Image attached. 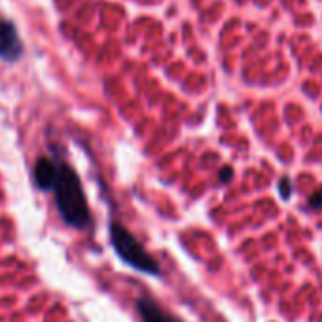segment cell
<instances>
[{
    "label": "cell",
    "instance_id": "cell-7",
    "mask_svg": "<svg viewBox=\"0 0 322 322\" xmlns=\"http://www.w3.org/2000/svg\"><path fill=\"white\" fill-rule=\"evenodd\" d=\"M279 192H281V197L282 199H288V197L292 196V182H290V178H282L281 180V184H279Z\"/></svg>",
    "mask_w": 322,
    "mask_h": 322
},
{
    "label": "cell",
    "instance_id": "cell-5",
    "mask_svg": "<svg viewBox=\"0 0 322 322\" xmlns=\"http://www.w3.org/2000/svg\"><path fill=\"white\" fill-rule=\"evenodd\" d=\"M33 180H35V186L38 190H44V192L53 190L55 180H57V161H51L47 158L36 160Z\"/></svg>",
    "mask_w": 322,
    "mask_h": 322
},
{
    "label": "cell",
    "instance_id": "cell-8",
    "mask_svg": "<svg viewBox=\"0 0 322 322\" xmlns=\"http://www.w3.org/2000/svg\"><path fill=\"white\" fill-rule=\"evenodd\" d=\"M231 176H233L231 167H228V165H226V167H222V171H220V182H224V184H226V182H230Z\"/></svg>",
    "mask_w": 322,
    "mask_h": 322
},
{
    "label": "cell",
    "instance_id": "cell-1",
    "mask_svg": "<svg viewBox=\"0 0 322 322\" xmlns=\"http://www.w3.org/2000/svg\"><path fill=\"white\" fill-rule=\"evenodd\" d=\"M53 194L59 214L67 226L76 230H87L91 226V212L80 176L65 161H57V180L53 186Z\"/></svg>",
    "mask_w": 322,
    "mask_h": 322
},
{
    "label": "cell",
    "instance_id": "cell-3",
    "mask_svg": "<svg viewBox=\"0 0 322 322\" xmlns=\"http://www.w3.org/2000/svg\"><path fill=\"white\" fill-rule=\"evenodd\" d=\"M23 55V44L12 21L0 19V59L6 63H15Z\"/></svg>",
    "mask_w": 322,
    "mask_h": 322
},
{
    "label": "cell",
    "instance_id": "cell-6",
    "mask_svg": "<svg viewBox=\"0 0 322 322\" xmlns=\"http://www.w3.org/2000/svg\"><path fill=\"white\" fill-rule=\"evenodd\" d=\"M309 208H313V210H321V208H322V188L315 190V192L311 194Z\"/></svg>",
    "mask_w": 322,
    "mask_h": 322
},
{
    "label": "cell",
    "instance_id": "cell-2",
    "mask_svg": "<svg viewBox=\"0 0 322 322\" xmlns=\"http://www.w3.org/2000/svg\"><path fill=\"white\" fill-rule=\"evenodd\" d=\"M110 241H112V246L118 252V256L127 265L135 267V269L146 273V275H161L158 260L154 256H150L148 250L137 241V237L127 230L125 226H121L120 222H110Z\"/></svg>",
    "mask_w": 322,
    "mask_h": 322
},
{
    "label": "cell",
    "instance_id": "cell-4",
    "mask_svg": "<svg viewBox=\"0 0 322 322\" xmlns=\"http://www.w3.org/2000/svg\"><path fill=\"white\" fill-rule=\"evenodd\" d=\"M137 311L142 322H182L178 317L171 315L169 311L163 309L158 301L150 298H138Z\"/></svg>",
    "mask_w": 322,
    "mask_h": 322
}]
</instances>
